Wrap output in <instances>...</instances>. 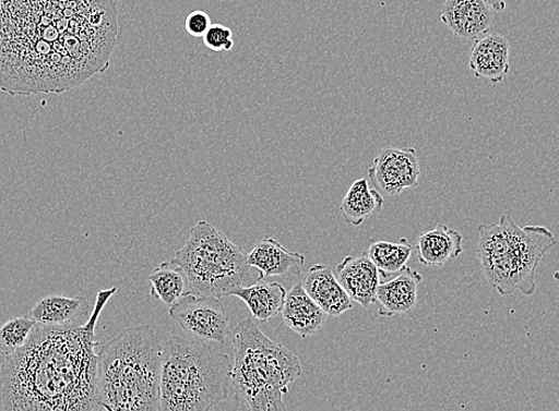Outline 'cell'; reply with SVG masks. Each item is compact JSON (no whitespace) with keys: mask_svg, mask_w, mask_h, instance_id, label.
<instances>
[{"mask_svg":"<svg viewBox=\"0 0 559 411\" xmlns=\"http://www.w3.org/2000/svg\"><path fill=\"white\" fill-rule=\"evenodd\" d=\"M338 281L353 301L368 310L377 303L380 271L367 252L354 257L347 256L337 265Z\"/></svg>","mask_w":559,"mask_h":411,"instance_id":"8fae6325","label":"cell"},{"mask_svg":"<svg viewBox=\"0 0 559 411\" xmlns=\"http://www.w3.org/2000/svg\"><path fill=\"white\" fill-rule=\"evenodd\" d=\"M484 2L495 12H500L506 9L504 0H484Z\"/></svg>","mask_w":559,"mask_h":411,"instance_id":"484cf974","label":"cell"},{"mask_svg":"<svg viewBox=\"0 0 559 411\" xmlns=\"http://www.w3.org/2000/svg\"><path fill=\"white\" fill-rule=\"evenodd\" d=\"M116 291H99L84 326H35L28 342L0 365L2 411H98L96 326Z\"/></svg>","mask_w":559,"mask_h":411,"instance_id":"7a4b0ae2","label":"cell"},{"mask_svg":"<svg viewBox=\"0 0 559 411\" xmlns=\"http://www.w3.org/2000/svg\"><path fill=\"white\" fill-rule=\"evenodd\" d=\"M171 261L188 276V294L195 297L222 300L262 280L248 264L245 250L205 220L194 225L188 242Z\"/></svg>","mask_w":559,"mask_h":411,"instance_id":"52a82bcc","label":"cell"},{"mask_svg":"<svg viewBox=\"0 0 559 411\" xmlns=\"http://www.w3.org/2000/svg\"><path fill=\"white\" fill-rule=\"evenodd\" d=\"M417 251L420 264L442 267L462 254L463 235L456 230H450L447 225L438 223L436 229L419 235Z\"/></svg>","mask_w":559,"mask_h":411,"instance_id":"ac0fdd59","label":"cell"},{"mask_svg":"<svg viewBox=\"0 0 559 411\" xmlns=\"http://www.w3.org/2000/svg\"><path fill=\"white\" fill-rule=\"evenodd\" d=\"M203 38L205 47L216 52L230 51L235 46L233 31L223 24H212Z\"/></svg>","mask_w":559,"mask_h":411,"instance_id":"cb8c5ba5","label":"cell"},{"mask_svg":"<svg viewBox=\"0 0 559 411\" xmlns=\"http://www.w3.org/2000/svg\"><path fill=\"white\" fill-rule=\"evenodd\" d=\"M153 298L163 301L169 309L189 293L188 276L173 261L163 262L148 277Z\"/></svg>","mask_w":559,"mask_h":411,"instance_id":"44dd1931","label":"cell"},{"mask_svg":"<svg viewBox=\"0 0 559 411\" xmlns=\"http://www.w3.org/2000/svg\"><path fill=\"white\" fill-rule=\"evenodd\" d=\"M412 246L406 238L399 243L391 242H376L372 243L367 255L383 277H389L402 273L407 267V262L411 258Z\"/></svg>","mask_w":559,"mask_h":411,"instance_id":"7402d4cb","label":"cell"},{"mask_svg":"<svg viewBox=\"0 0 559 411\" xmlns=\"http://www.w3.org/2000/svg\"><path fill=\"white\" fill-rule=\"evenodd\" d=\"M233 347L235 400L247 411H287L284 397L302 373L299 356L265 336L251 317L235 328Z\"/></svg>","mask_w":559,"mask_h":411,"instance_id":"277c9868","label":"cell"},{"mask_svg":"<svg viewBox=\"0 0 559 411\" xmlns=\"http://www.w3.org/2000/svg\"><path fill=\"white\" fill-rule=\"evenodd\" d=\"M231 373L228 354L171 336L163 347L159 411H211L228 399Z\"/></svg>","mask_w":559,"mask_h":411,"instance_id":"5b68a950","label":"cell"},{"mask_svg":"<svg viewBox=\"0 0 559 411\" xmlns=\"http://www.w3.org/2000/svg\"><path fill=\"white\" fill-rule=\"evenodd\" d=\"M37 323L31 315L15 317L0 326V355L9 356L28 342Z\"/></svg>","mask_w":559,"mask_h":411,"instance_id":"603a6c76","label":"cell"},{"mask_svg":"<svg viewBox=\"0 0 559 411\" xmlns=\"http://www.w3.org/2000/svg\"><path fill=\"white\" fill-rule=\"evenodd\" d=\"M162 365L153 327L126 328L98 353V411H159Z\"/></svg>","mask_w":559,"mask_h":411,"instance_id":"3957f363","label":"cell"},{"mask_svg":"<svg viewBox=\"0 0 559 411\" xmlns=\"http://www.w3.org/2000/svg\"><path fill=\"white\" fill-rule=\"evenodd\" d=\"M301 286L326 315L340 316L354 307V301L326 265H313Z\"/></svg>","mask_w":559,"mask_h":411,"instance_id":"4fadbf2b","label":"cell"},{"mask_svg":"<svg viewBox=\"0 0 559 411\" xmlns=\"http://www.w3.org/2000/svg\"><path fill=\"white\" fill-rule=\"evenodd\" d=\"M251 268L260 273L262 280L273 276L300 275L306 258L299 252H293L272 237L259 241L247 255Z\"/></svg>","mask_w":559,"mask_h":411,"instance_id":"9a60e30c","label":"cell"},{"mask_svg":"<svg viewBox=\"0 0 559 411\" xmlns=\"http://www.w3.org/2000/svg\"><path fill=\"white\" fill-rule=\"evenodd\" d=\"M441 21L455 36L477 41L489 33L495 11L484 0H445Z\"/></svg>","mask_w":559,"mask_h":411,"instance_id":"30bf717a","label":"cell"},{"mask_svg":"<svg viewBox=\"0 0 559 411\" xmlns=\"http://www.w3.org/2000/svg\"><path fill=\"white\" fill-rule=\"evenodd\" d=\"M477 232V255L488 285L502 297L515 290L534 295L538 265L557 245L552 232L543 227H518L508 215L501 216L498 225H480Z\"/></svg>","mask_w":559,"mask_h":411,"instance_id":"8992f818","label":"cell"},{"mask_svg":"<svg viewBox=\"0 0 559 411\" xmlns=\"http://www.w3.org/2000/svg\"><path fill=\"white\" fill-rule=\"evenodd\" d=\"M423 276L408 267L399 273L393 280L380 283L377 291L379 315L392 317L411 312L416 307L418 286Z\"/></svg>","mask_w":559,"mask_h":411,"instance_id":"2e32d148","label":"cell"},{"mask_svg":"<svg viewBox=\"0 0 559 411\" xmlns=\"http://www.w3.org/2000/svg\"><path fill=\"white\" fill-rule=\"evenodd\" d=\"M169 316L194 340L224 343L231 334L221 299L186 294L173 304Z\"/></svg>","mask_w":559,"mask_h":411,"instance_id":"ba28073f","label":"cell"},{"mask_svg":"<svg viewBox=\"0 0 559 411\" xmlns=\"http://www.w3.org/2000/svg\"><path fill=\"white\" fill-rule=\"evenodd\" d=\"M420 167L415 148H383L368 170V180L376 190L396 196L419 184Z\"/></svg>","mask_w":559,"mask_h":411,"instance_id":"9c48e42d","label":"cell"},{"mask_svg":"<svg viewBox=\"0 0 559 411\" xmlns=\"http://www.w3.org/2000/svg\"><path fill=\"white\" fill-rule=\"evenodd\" d=\"M469 69L476 77L500 84L508 76L510 65V44L500 34L478 38L471 50Z\"/></svg>","mask_w":559,"mask_h":411,"instance_id":"7c38bea8","label":"cell"},{"mask_svg":"<svg viewBox=\"0 0 559 411\" xmlns=\"http://www.w3.org/2000/svg\"><path fill=\"white\" fill-rule=\"evenodd\" d=\"M282 314L286 326L302 339L317 334L326 321L325 312L306 293L301 283L288 291Z\"/></svg>","mask_w":559,"mask_h":411,"instance_id":"e0dca14e","label":"cell"},{"mask_svg":"<svg viewBox=\"0 0 559 411\" xmlns=\"http://www.w3.org/2000/svg\"><path fill=\"white\" fill-rule=\"evenodd\" d=\"M91 314L86 298L55 294L39 300L29 315L46 327H79L88 322Z\"/></svg>","mask_w":559,"mask_h":411,"instance_id":"5bb4252c","label":"cell"},{"mask_svg":"<svg viewBox=\"0 0 559 411\" xmlns=\"http://www.w3.org/2000/svg\"><path fill=\"white\" fill-rule=\"evenodd\" d=\"M383 197L376 189H370L368 178L356 180L345 194L340 210L345 222L359 227L371 216L379 215Z\"/></svg>","mask_w":559,"mask_h":411,"instance_id":"ffe728a7","label":"cell"},{"mask_svg":"<svg viewBox=\"0 0 559 411\" xmlns=\"http://www.w3.org/2000/svg\"><path fill=\"white\" fill-rule=\"evenodd\" d=\"M286 295L287 291L282 285L267 283L263 280L238 288L230 294L241 299L247 304L251 316L261 323H269L282 313Z\"/></svg>","mask_w":559,"mask_h":411,"instance_id":"d6986e66","label":"cell"},{"mask_svg":"<svg viewBox=\"0 0 559 411\" xmlns=\"http://www.w3.org/2000/svg\"><path fill=\"white\" fill-rule=\"evenodd\" d=\"M115 0H0V90L63 93L109 70Z\"/></svg>","mask_w":559,"mask_h":411,"instance_id":"6da1fadb","label":"cell"},{"mask_svg":"<svg viewBox=\"0 0 559 411\" xmlns=\"http://www.w3.org/2000/svg\"><path fill=\"white\" fill-rule=\"evenodd\" d=\"M212 25L209 13L202 10H195L190 13L185 21V29L192 37H204Z\"/></svg>","mask_w":559,"mask_h":411,"instance_id":"d4e9b609","label":"cell"}]
</instances>
